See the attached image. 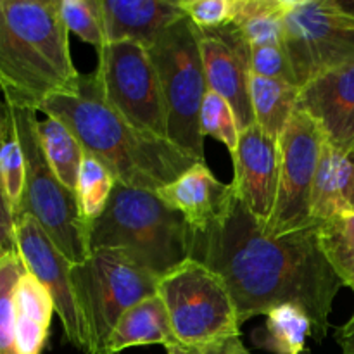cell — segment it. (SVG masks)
<instances>
[{
	"label": "cell",
	"instance_id": "6da1fadb",
	"mask_svg": "<svg viewBox=\"0 0 354 354\" xmlns=\"http://www.w3.org/2000/svg\"><path fill=\"white\" fill-rule=\"evenodd\" d=\"M320 225L268 235L235 196L223 218L192 232V259L221 277L241 327L273 308L296 304L310 317L311 337L320 342L342 286L322 249Z\"/></svg>",
	"mask_w": 354,
	"mask_h": 354
},
{
	"label": "cell",
	"instance_id": "7a4b0ae2",
	"mask_svg": "<svg viewBox=\"0 0 354 354\" xmlns=\"http://www.w3.org/2000/svg\"><path fill=\"white\" fill-rule=\"evenodd\" d=\"M38 111L64 123L85 154L102 162L116 183L131 189L159 192L201 162L166 138L131 127L100 95L93 73L82 75L73 92L47 97Z\"/></svg>",
	"mask_w": 354,
	"mask_h": 354
},
{
	"label": "cell",
	"instance_id": "3957f363",
	"mask_svg": "<svg viewBox=\"0 0 354 354\" xmlns=\"http://www.w3.org/2000/svg\"><path fill=\"white\" fill-rule=\"evenodd\" d=\"M61 0H0V90L10 106L38 111L78 86Z\"/></svg>",
	"mask_w": 354,
	"mask_h": 354
},
{
	"label": "cell",
	"instance_id": "277c9868",
	"mask_svg": "<svg viewBox=\"0 0 354 354\" xmlns=\"http://www.w3.org/2000/svg\"><path fill=\"white\" fill-rule=\"evenodd\" d=\"M88 249L124 252L161 279L192 259V230L158 192L116 183L104 214L90 227Z\"/></svg>",
	"mask_w": 354,
	"mask_h": 354
},
{
	"label": "cell",
	"instance_id": "5b68a950",
	"mask_svg": "<svg viewBox=\"0 0 354 354\" xmlns=\"http://www.w3.org/2000/svg\"><path fill=\"white\" fill-rule=\"evenodd\" d=\"M147 50L158 69L165 95L168 140L183 154L206 162L201 107L209 88L196 24L189 17H182Z\"/></svg>",
	"mask_w": 354,
	"mask_h": 354
},
{
	"label": "cell",
	"instance_id": "8992f818",
	"mask_svg": "<svg viewBox=\"0 0 354 354\" xmlns=\"http://www.w3.org/2000/svg\"><path fill=\"white\" fill-rule=\"evenodd\" d=\"M7 106L12 114L26 165L19 216L30 214L35 218L69 263L82 265L90 256L88 230L80 218L76 194L62 185L48 166L38 138L37 109L10 104Z\"/></svg>",
	"mask_w": 354,
	"mask_h": 354
},
{
	"label": "cell",
	"instance_id": "52a82bcc",
	"mask_svg": "<svg viewBox=\"0 0 354 354\" xmlns=\"http://www.w3.org/2000/svg\"><path fill=\"white\" fill-rule=\"evenodd\" d=\"M71 280L88 332L90 354H102L121 315L156 296L159 279L124 252L97 249L82 265L71 266Z\"/></svg>",
	"mask_w": 354,
	"mask_h": 354
},
{
	"label": "cell",
	"instance_id": "ba28073f",
	"mask_svg": "<svg viewBox=\"0 0 354 354\" xmlns=\"http://www.w3.org/2000/svg\"><path fill=\"white\" fill-rule=\"evenodd\" d=\"M173 337L189 349L241 335L234 299L220 275L196 259L158 280Z\"/></svg>",
	"mask_w": 354,
	"mask_h": 354
},
{
	"label": "cell",
	"instance_id": "9c48e42d",
	"mask_svg": "<svg viewBox=\"0 0 354 354\" xmlns=\"http://www.w3.org/2000/svg\"><path fill=\"white\" fill-rule=\"evenodd\" d=\"M283 50L297 86L354 59V3L283 0Z\"/></svg>",
	"mask_w": 354,
	"mask_h": 354
},
{
	"label": "cell",
	"instance_id": "30bf717a",
	"mask_svg": "<svg viewBox=\"0 0 354 354\" xmlns=\"http://www.w3.org/2000/svg\"><path fill=\"white\" fill-rule=\"evenodd\" d=\"M93 78L104 100L131 127L168 140L165 95L147 48L130 41L106 44L99 48Z\"/></svg>",
	"mask_w": 354,
	"mask_h": 354
},
{
	"label": "cell",
	"instance_id": "8fae6325",
	"mask_svg": "<svg viewBox=\"0 0 354 354\" xmlns=\"http://www.w3.org/2000/svg\"><path fill=\"white\" fill-rule=\"evenodd\" d=\"M324 142L320 128L296 107L279 138V187L265 234L280 237L315 223L310 214V201Z\"/></svg>",
	"mask_w": 354,
	"mask_h": 354
},
{
	"label": "cell",
	"instance_id": "7c38bea8",
	"mask_svg": "<svg viewBox=\"0 0 354 354\" xmlns=\"http://www.w3.org/2000/svg\"><path fill=\"white\" fill-rule=\"evenodd\" d=\"M16 251L28 272L50 294L64 328V339L83 354H90V339L71 280V263L55 248L44 228L30 214L16 220Z\"/></svg>",
	"mask_w": 354,
	"mask_h": 354
},
{
	"label": "cell",
	"instance_id": "4fadbf2b",
	"mask_svg": "<svg viewBox=\"0 0 354 354\" xmlns=\"http://www.w3.org/2000/svg\"><path fill=\"white\" fill-rule=\"evenodd\" d=\"M197 28V26H196ZM207 88L223 97L234 109L239 130L252 127L251 44L237 26L197 28Z\"/></svg>",
	"mask_w": 354,
	"mask_h": 354
},
{
	"label": "cell",
	"instance_id": "5bb4252c",
	"mask_svg": "<svg viewBox=\"0 0 354 354\" xmlns=\"http://www.w3.org/2000/svg\"><path fill=\"white\" fill-rule=\"evenodd\" d=\"M232 161L235 196L265 230L272 218L279 187V142L270 138L258 124H252L239 133Z\"/></svg>",
	"mask_w": 354,
	"mask_h": 354
},
{
	"label": "cell",
	"instance_id": "9a60e30c",
	"mask_svg": "<svg viewBox=\"0 0 354 354\" xmlns=\"http://www.w3.org/2000/svg\"><path fill=\"white\" fill-rule=\"evenodd\" d=\"M297 109L315 121L325 142L342 154L354 149V59L301 86Z\"/></svg>",
	"mask_w": 354,
	"mask_h": 354
},
{
	"label": "cell",
	"instance_id": "2e32d148",
	"mask_svg": "<svg viewBox=\"0 0 354 354\" xmlns=\"http://www.w3.org/2000/svg\"><path fill=\"white\" fill-rule=\"evenodd\" d=\"M178 211L192 232H203L225 216L235 199L232 183H221L206 162H197L158 192Z\"/></svg>",
	"mask_w": 354,
	"mask_h": 354
},
{
	"label": "cell",
	"instance_id": "e0dca14e",
	"mask_svg": "<svg viewBox=\"0 0 354 354\" xmlns=\"http://www.w3.org/2000/svg\"><path fill=\"white\" fill-rule=\"evenodd\" d=\"M106 44L130 41L151 48L183 12L171 0H102Z\"/></svg>",
	"mask_w": 354,
	"mask_h": 354
},
{
	"label": "cell",
	"instance_id": "ac0fdd59",
	"mask_svg": "<svg viewBox=\"0 0 354 354\" xmlns=\"http://www.w3.org/2000/svg\"><path fill=\"white\" fill-rule=\"evenodd\" d=\"M351 213H354V158L324 142L311 190V220L327 223Z\"/></svg>",
	"mask_w": 354,
	"mask_h": 354
},
{
	"label": "cell",
	"instance_id": "d6986e66",
	"mask_svg": "<svg viewBox=\"0 0 354 354\" xmlns=\"http://www.w3.org/2000/svg\"><path fill=\"white\" fill-rule=\"evenodd\" d=\"M54 311L50 294L26 270L14 292V335L17 354H41L47 344Z\"/></svg>",
	"mask_w": 354,
	"mask_h": 354
},
{
	"label": "cell",
	"instance_id": "ffe728a7",
	"mask_svg": "<svg viewBox=\"0 0 354 354\" xmlns=\"http://www.w3.org/2000/svg\"><path fill=\"white\" fill-rule=\"evenodd\" d=\"M168 311L165 303L156 296L140 301L124 311L114 325L102 354H118L138 346L175 344Z\"/></svg>",
	"mask_w": 354,
	"mask_h": 354
},
{
	"label": "cell",
	"instance_id": "44dd1931",
	"mask_svg": "<svg viewBox=\"0 0 354 354\" xmlns=\"http://www.w3.org/2000/svg\"><path fill=\"white\" fill-rule=\"evenodd\" d=\"M299 92L301 88L294 83L263 78L251 73L249 93H251L254 123L273 140L279 142L280 135L283 133L287 123L292 118Z\"/></svg>",
	"mask_w": 354,
	"mask_h": 354
},
{
	"label": "cell",
	"instance_id": "7402d4cb",
	"mask_svg": "<svg viewBox=\"0 0 354 354\" xmlns=\"http://www.w3.org/2000/svg\"><path fill=\"white\" fill-rule=\"evenodd\" d=\"M311 334L310 317L296 304H282L266 313L265 330L254 334V344L273 354H303Z\"/></svg>",
	"mask_w": 354,
	"mask_h": 354
},
{
	"label": "cell",
	"instance_id": "603a6c76",
	"mask_svg": "<svg viewBox=\"0 0 354 354\" xmlns=\"http://www.w3.org/2000/svg\"><path fill=\"white\" fill-rule=\"evenodd\" d=\"M37 131L48 166L61 180L62 185L75 192L80 166L85 158V151L80 145L78 138L64 123L50 116H45L41 121L38 120Z\"/></svg>",
	"mask_w": 354,
	"mask_h": 354
},
{
	"label": "cell",
	"instance_id": "cb8c5ba5",
	"mask_svg": "<svg viewBox=\"0 0 354 354\" xmlns=\"http://www.w3.org/2000/svg\"><path fill=\"white\" fill-rule=\"evenodd\" d=\"M232 24L251 45L283 47V0H234Z\"/></svg>",
	"mask_w": 354,
	"mask_h": 354
},
{
	"label": "cell",
	"instance_id": "d4e9b609",
	"mask_svg": "<svg viewBox=\"0 0 354 354\" xmlns=\"http://www.w3.org/2000/svg\"><path fill=\"white\" fill-rule=\"evenodd\" d=\"M116 178L109 169L92 156L85 154L80 166L78 182H76V203H78L80 218L86 230L99 220L109 204Z\"/></svg>",
	"mask_w": 354,
	"mask_h": 354
},
{
	"label": "cell",
	"instance_id": "484cf974",
	"mask_svg": "<svg viewBox=\"0 0 354 354\" xmlns=\"http://www.w3.org/2000/svg\"><path fill=\"white\" fill-rule=\"evenodd\" d=\"M9 128L0 140V178H2L3 192L7 203L12 211L14 221L19 216L21 203H23L24 182H26V165H24V152L14 127L12 114L9 109Z\"/></svg>",
	"mask_w": 354,
	"mask_h": 354
},
{
	"label": "cell",
	"instance_id": "4316f807",
	"mask_svg": "<svg viewBox=\"0 0 354 354\" xmlns=\"http://www.w3.org/2000/svg\"><path fill=\"white\" fill-rule=\"evenodd\" d=\"M26 272L17 251H6L0 258V354H17L14 335V292Z\"/></svg>",
	"mask_w": 354,
	"mask_h": 354
},
{
	"label": "cell",
	"instance_id": "83f0119b",
	"mask_svg": "<svg viewBox=\"0 0 354 354\" xmlns=\"http://www.w3.org/2000/svg\"><path fill=\"white\" fill-rule=\"evenodd\" d=\"M61 16L68 31L97 50L106 45L102 0H61Z\"/></svg>",
	"mask_w": 354,
	"mask_h": 354
},
{
	"label": "cell",
	"instance_id": "f1b7e54d",
	"mask_svg": "<svg viewBox=\"0 0 354 354\" xmlns=\"http://www.w3.org/2000/svg\"><path fill=\"white\" fill-rule=\"evenodd\" d=\"M201 133L221 142L232 152L239 144V123L230 104L218 93L207 90L201 107Z\"/></svg>",
	"mask_w": 354,
	"mask_h": 354
},
{
	"label": "cell",
	"instance_id": "f546056e",
	"mask_svg": "<svg viewBox=\"0 0 354 354\" xmlns=\"http://www.w3.org/2000/svg\"><path fill=\"white\" fill-rule=\"evenodd\" d=\"M183 16L197 28H220L232 24L234 0H176Z\"/></svg>",
	"mask_w": 354,
	"mask_h": 354
},
{
	"label": "cell",
	"instance_id": "4dcf8cb0",
	"mask_svg": "<svg viewBox=\"0 0 354 354\" xmlns=\"http://www.w3.org/2000/svg\"><path fill=\"white\" fill-rule=\"evenodd\" d=\"M320 242L342 286L351 287L354 292V242H348L332 234L324 225H320Z\"/></svg>",
	"mask_w": 354,
	"mask_h": 354
},
{
	"label": "cell",
	"instance_id": "1f68e13d",
	"mask_svg": "<svg viewBox=\"0 0 354 354\" xmlns=\"http://www.w3.org/2000/svg\"><path fill=\"white\" fill-rule=\"evenodd\" d=\"M251 73L263 78L283 80L297 85L283 47L251 45Z\"/></svg>",
	"mask_w": 354,
	"mask_h": 354
},
{
	"label": "cell",
	"instance_id": "d6a6232c",
	"mask_svg": "<svg viewBox=\"0 0 354 354\" xmlns=\"http://www.w3.org/2000/svg\"><path fill=\"white\" fill-rule=\"evenodd\" d=\"M7 128H9V121H7L6 127H0V140L6 135ZM14 228H16V221H14L12 211H10L6 192H3L2 178H0V245H2L3 252L16 251V234H14Z\"/></svg>",
	"mask_w": 354,
	"mask_h": 354
},
{
	"label": "cell",
	"instance_id": "836d02e7",
	"mask_svg": "<svg viewBox=\"0 0 354 354\" xmlns=\"http://www.w3.org/2000/svg\"><path fill=\"white\" fill-rule=\"evenodd\" d=\"M194 354H251L244 342L241 341V335H234V337H225L220 341L209 342L201 348L192 349Z\"/></svg>",
	"mask_w": 354,
	"mask_h": 354
},
{
	"label": "cell",
	"instance_id": "e575fe53",
	"mask_svg": "<svg viewBox=\"0 0 354 354\" xmlns=\"http://www.w3.org/2000/svg\"><path fill=\"white\" fill-rule=\"evenodd\" d=\"M327 230H330L332 234L339 235L341 239L348 242H354V213L344 214V216H339L335 220L327 221V223H322Z\"/></svg>",
	"mask_w": 354,
	"mask_h": 354
},
{
	"label": "cell",
	"instance_id": "d590c367",
	"mask_svg": "<svg viewBox=\"0 0 354 354\" xmlns=\"http://www.w3.org/2000/svg\"><path fill=\"white\" fill-rule=\"evenodd\" d=\"M335 339H337V342L341 344L342 354H354V317L344 325V327L339 328L337 334H335ZM303 354L313 353H311L310 349H306Z\"/></svg>",
	"mask_w": 354,
	"mask_h": 354
},
{
	"label": "cell",
	"instance_id": "8d00e7d4",
	"mask_svg": "<svg viewBox=\"0 0 354 354\" xmlns=\"http://www.w3.org/2000/svg\"><path fill=\"white\" fill-rule=\"evenodd\" d=\"M166 353H168V354H194L192 349L185 348V346L178 344V342L166 346Z\"/></svg>",
	"mask_w": 354,
	"mask_h": 354
},
{
	"label": "cell",
	"instance_id": "74e56055",
	"mask_svg": "<svg viewBox=\"0 0 354 354\" xmlns=\"http://www.w3.org/2000/svg\"><path fill=\"white\" fill-rule=\"evenodd\" d=\"M7 121H9V106L6 100L0 99V127H6Z\"/></svg>",
	"mask_w": 354,
	"mask_h": 354
},
{
	"label": "cell",
	"instance_id": "f35d334b",
	"mask_svg": "<svg viewBox=\"0 0 354 354\" xmlns=\"http://www.w3.org/2000/svg\"><path fill=\"white\" fill-rule=\"evenodd\" d=\"M2 254H3V249H2V245H0V258H2Z\"/></svg>",
	"mask_w": 354,
	"mask_h": 354
},
{
	"label": "cell",
	"instance_id": "ab89813d",
	"mask_svg": "<svg viewBox=\"0 0 354 354\" xmlns=\"http://www.w3.org/2000/svg\"><path fill=\"white\" fill-rule=\"evenodd\" d=\"M351 156H353V158H354V149H353V152H351Z\"/></svg>",
	"mask_w": 354,
	"mask_h": 354
}]
</instances>
